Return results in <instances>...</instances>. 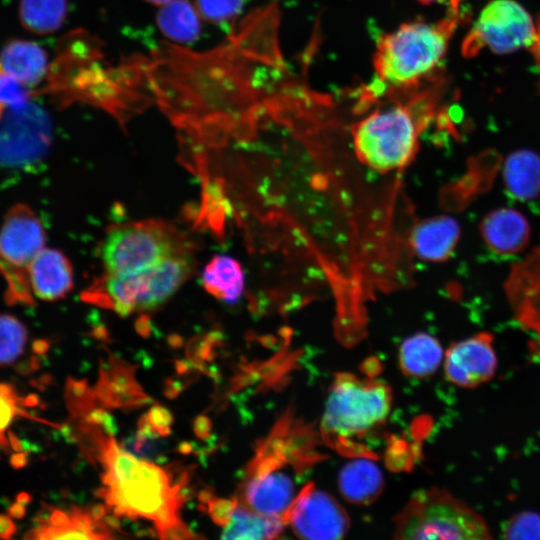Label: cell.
Listing matches in <instances>:
<instances>
[{
	"label": "cell",
	"instance_id": "1",
	"mask_svg": "<svg viewBox=\"0 0 540 540\" xmlns=\"http://www.w3.org/2000/svg\"><path fill=\"white\" fill-rule=\"evenodd\" d=\"M319 429L289 409L257 445L239 488L238 501L260 514L285 516L308 474L326 458ZM286 523V522H285Z\"/></svg>",
	"mask_w": 540,
	"mask_h": 540
},
{
	"label": "cell",
	"instance_id": "2",
	"mask_svg": "<svg viewBox=\"0 0 540 540\" xmlns=\"http://www.w3.org/2000/svg\"><path fill=\"white\" fill-rule=\"evenodd\" d=\"M99 450L97 459L105 469L99 495L115 515L152 520L157 533L181 522L187 474L172 483L167 470L122 451L113 436Z\"/></svg>",
	"mask_w": 540,
	"mask_h": 540
},
{
	"label": "cell",
	"instance_id": "3",
	"mask_svg": "<svg viewBox=\"0 0 540 540\" xmlns=\"http://www.w3.org/2000/svg\"><path fill=\"white\" fill-rule=\"evenodd\" d=\"M391 406L386 383L349 372L336 374L319 427L322 441L343 455L372 459L373 452L361 439L386 420Z\"/></svg>",
	"mask_w": 540,
	"mask_h": 540
},
{
	"label": "cell",
	"instance_id": "4",
	"mask_svg": "<svg viewBox=\"0 0 540 540\" xmlns=\"http://www.w3.org/2000/svg\"><path fill=\"white\" fill-rule=\"evenodd\" d=\"M461 2L451 0L447 15L434 23L413 21L382 36L374 54L378 80L389 87H405L430 75L446 54L461 21Z\"/></svg>",
	"mask_w": 540,
	"mask_h": 540
},
{
	"label": "cell",
	"instance_id": "5",
	"mask_svg": "<svg viewBox=\"0 0 540 540\" xmlns=\"http://www.w3.org/2000/svg\"><path fill=\"white\" fill-rule=\"evenodd\" d=\"M191 255L166 259L141 269L107 274L94 283L84 299L120 316L164 304L193 273Z\"/></svg>",
	"mask_w": 540,
	"mask_h": 540
},
{
	"label": "cell",
	"instance_id": "6",
	"mask_svg": "<svg viewBox=\"0 0 540 540\" xmlns=\"http://www.w3.org/2000/svg\"><path fill=\"white\" fill-rule=\"evenodd\" d=\"M397 539H491L485 519L444 488L431 487L412 495L394 518Z\"/></svg>",
	"mask_w": 540,
	"mask_h": 540
},
{
	"label": "cell",
	"instance_id": "7",
	"mask_svg": "<svg viewBox=\"0 0 540 540\" xmlns=\"http://www.w3.org/2000/svg\"><path fill=\"white\" fill-rule=\"evenodd\" d=\"M188 238L163 220L115 225L105 235L100 257L107 274L124 273L178 256L191 255Z\"/></svg>",
	"mask_w": 540,
	"mask_h": 540
},
{
	"label": "cell",
	"instance_id": "8",
	"mask_svg": "<svg viewBox=\"0 0 540 540\" xmlns=\"http://www.w3.org/2000/svg\"><path fill=\"white\" fill-rule=\"evenodd\" d=\"M413 107L397 104L381 108L356 124L353 139L362 162L385 172L400 168L410 160L419 132Z\"/></svg>",
	"mask_w": 540,
	"mask_h": 540
},
{
	"label": "cell",
	"instance_id": "9",
	"mask_svg": "<svg viewBox=\"0 0 540 540\" xmlns=\"http://www.w3.org/2000/svg\"><path fill=\"white\" fill-rule=\"evenodd\" d=\"M45 242L44 226L32 208L16 204L8 210L0 225V273L7 282V295L12 303L33 301L27 269Z\"/></svg>",
	"mask_w": 540,
	"mask_h": 540
},
{
	"label": "cell",
	"instance_id": "10",
	"mask_svg": "<svg viewBox=\"0 0 540 540\" xmlns=\"http://www.w3.org/2000/svg\"><path fill=\"white\" fill-rule=\"evenodd\" d=\"M537 36V21L514 0H493L481 11L462 44L466 58L489 49L508 54L529 48Z\"/></svg>",
	"mask_w": 540,
	"mask_h": 540
},
{
	"label": "cell",
	"instance_id": "11",
	"mask_svg": "<svg viewBox=\"0 0 540 540\" xmlns=\"http://www.w3.org/2000/svg\"><path fill=\"white\" fill-rule=\"evenodd\" d=\"M287 527L302 539L335 540L345 536L350 521L341 504L312 482L304 485L285 516Z\"/></svg>",
	"mask_w": 540,
	"mask_h": 540
},
{
	"label": "cell",
	"instance_id": "12",
	"mask_svg": "<svg viewBox=\"0 0 540 540\" xmlns=\"http://www.w3.org/2000/svg\"><path fill=\"white\" fill-rule=\"evenodd\" d=\"M493 342L490 333L480 332L452 344L445 353L446 378L461 388H475L490 381L498 366Z\"/></svg>",
	"mask_w": 540,
	"mask_h": 540
},
{
	"label": "cell",
	"instance_id": "13",
	"mask_svg": "<svg viewBox=\"0 0 540 540\" xmlns=\"http://www.w3.org/2000/svg\"><path fill=\"white\" fill-rule=\"evenodd\" d=\"M27 539H109L114 538L104 520H95L89 509L48 508L41 512L27 530Z\"/></svg>",
	"mask_w": 540,
	"mask_h": 540
},
{
	"label": "cell",
	"instance_id": "14",
	"mask_svg": "<svg viewBox=\"0 0 540 540\" xmlns=\"http://www.w3.org/2000/svg\"><path fill=\"white\" fill-rule=\"evenodd\" d=\"M505 292L516 319L540 339V243L511 268Z\"/></svg>",
	"mask_w": 540,
	"mask_h": 540
},
{
	"label": "cell",
	"instance_id": "15",
	"mask_svg": "<svg viewBox=\"0 0 540 540\" xmlns=\"http://www.w3.org/2000/svg\"><path fill=\"white\" fill-rule=\"evenodd\" d=\"M27 282L33 298L48 302L60 300L74 286L73 267L63 252L44 247L28 266Z\"/></svg>",
	"mask_w": 540,
	"mask_h": 540
},
{
	"label": "cell",
	"instance_id": "16",
	"mask_svg": "<svg viewBox=\"0 0 540 540\" xmlns=\"http://www.w3.org/2000/svg\"><path fill=\"white\" fill-rule=\"evenodd\" d=\"M93 392L105 407L135 408L151 400L134 379L132 366L113 356L106 366H101Z\"/></svg>",
	"mask_w": 540,
	"mask_h": 540
},
{
	"label": "cell",
	"instance_id": "17",
	"mask_svg": "<svg viewBox=\"0 0 540 540\" xmlns=\"http://www.w3.org/2000/svg\"><path fill=\"white\" fill-rule=\"evenodd\" d=\"M480 233L485 244L500 255L523 251L530 238V226L525 216L511 208H498L484 216Z\"/></svg>",
	"mask_w": 540,
	"mask_h": 540
},
{
	"label": "cell",
	"instance_id": "18",
	"mask_svg": "<svg viewBox=\"0 0 540 540\" xmlns=\"http://www.w3.org/2000/svg\"><path fill=\"white\" fill-rule=\"evenodd\" d=\"M0 64L9 75L34 91L36 96L45 81L50 62L45 50L37 43L14 39L0 51Z\"/></svg>",
	"mask_w": 540,
	"mask_h": 540
},
{
	"label": "cell",
	"instance_id": "19",
	"mask_svg": "<svg viewBox=\"0 0 540 540\" xmlns=\"http://www.w3.org/2000/svg\"><path fill=\"white\" fill-rule=\"evenodd\" d=\"M459 238L457 221L441 215L419 222L412 231L411 243L419 258L440 262L450 258Z\"/></svg>",
	"mask_w": 540,
	"mask_h": 540
},
{
	"label": "cell",
	"instance_id": "20",
	"mask_svg": "<svg viewBox=\"0 0 540 540\" xmlns=\"http://www.w3.org/2000/svg\"><path fill=\"white\" fill-rule=\"evenodd\" d=\"M38 405L34 395L27 396L18 391L11 383L0 381V454L20 457L22 448L12 428L20 419H31L49 423L31 414L30 410Z\"/></svg>",
	"mask_w": 540,
	"mask_h": 540
},
{
	"label": "cell",
	"instance_id": "21",
	"mask_svg": "<svg viewBox=\"0 0 540 540\" xmlns=\"http://www.w3.org/2000/svg\"><path fill=\"white\" fill-rule=\"evenodd\" d=\"M383 486L382 472L371 458L355 457L344 465L339 474L340 492L353 504H371L380 496Z\"/></svg>",
	"mask_w": 540,
	"mask_h": 540
},
{
	"label": "cell",
	"instance_id": "22",
	"mask_svg": "<svg viewBox=\"0 0 540 540\" xmlns=\"http://www.w3.org/2000/svg\"><path fill=\"white\" fill-rule=\"evenodd\" d=\"M503 178L508 191L520 200L540 195V156L528 149L512 152L505 160Z\"/></svg>",
	"mask_w": 540,
	"mask_h": 540
},
{
	"label": "cell",
	"instance_id": "23",
	"mask_svg": "<svg viewBox=\"0 0 540 540\" xmlns=\"http://www.w3.org/2000/svg\"><path fill=\"white\" fill-rule=\"evenodd\" d=\"M201 281L214 298L232 304L244 290V273L240 264L228 255H216L205 266Z\"/></svg>",
	"mask_w": 540,
	"mask_h": 540
},
{
	"label": "cell",
	"instance_id": "24",
	"mask_svg": "<svg viewBox=\"0 0 540 540\" xmlns=\"http://www.w3.org/2000/svg\"><path fill=\"white\" fill-rule=\"evenodd\" d=\"M443 359L439 341L426 333H417L407 338L399 350L402 371L409 376L423 378L433 374Z\"/></svg>",
	"mask_w": 540,
	"mask_h": 540
},
{
	"label": "cell",
	"instance_id": "25",
	"mask_svg": "<svg viewBox=\"0 0 540 540\" xmlns=\"http://www.w3.org/2000/svg\"><path fill=\"white\" fill-rule=\"evenodd\" d=\"M287 527L279 518L260 514L238 501L229 523L224 527L222 539L260 540L274 539Z\"/></svg>",
	"mask_w": 540,
	"mask_h": 540
},
{
	"label": "cell",
	"instance_id": "26",
	"mask_svg": "<svg viewBox=\"0 0 540 540\" xmlns=\"http://www.w3.org/2000/svg\"><path fill=\"white\" fill-rule=\"evenodd\" d=\"M156 19L161 32L172 41L190 43L200 34L198 10L187 0H172L163 5Z\"/></svg>",
	"mask_w": 540,
	"mask_h": 540
},
{
	"label": "cell",
	"instance_id": "27",
	"mask_svg": "<svg viewBox=\"0 0 540 540\" xmlns=\"http://www.w3.org/2000/svg\"><path fill=\"white\" fill-rule=\"evenodd\" d=\"M19 20L29 32L48 35L56 32L68 13L67 0H20Z\"/></svg>",
	"mask_w": 540,
	"mask_h": 540
},
{
	"label": "cell",
	"instance_id": "28",
	"mask_svg": "<svg viewBox=\"0 0 540 540\" xmlns=\"http://www.w3.org/2000/svg\"><path fill=\"white\" fill-rule=\"evenodd\" d=\"M28 343L26 326L11 314H0V366L14 364Z\"/></svg>",
	"mask_w": 540,
	"mask_h": 540
},
{
	"label": "cell",
	"instance_id": "29",
	"mask_svg": "<svg viewBox=\"0 0 540 540\" xmlns=\"http://www.w3.org/2000/svg\"><path fill=\"white\" fill-rule=\"evenodd\" d=\"M33 97L34 91L9 75L0 64V121L10 108L23 105Z\"/></svg>",
	"mask_w": 540,
	"mask_h": 540
},
{
	"label": "cell",
	"instance_id": "30",
	"mask_svg": "<svg viewBox=\"0 0 540 540\" xmlns=\"http://www.w3.org/2000/svg\"><path fill=\"white\" fill-rule=\"evenodd\" d=\"M506 539H540V515L522 511L510 517L502 526Z\"/></svg>",
	"mask_w": 540,
	"mask_h": 540
},
{
	"label": "cell",
	"instance_id": "31",
	"mask_svg": "<svg viewBox=\"0 0 540 540\" xmlns=\"http://www.w3.org/2000/svg\"><path fill=\"white\" fill-rule=\"evenodd\" d=\"M199 14L214 23L227 22L242 10L244 0H195Z\"/></svg>",
	"mask_w": 540,
	"mask_h": 540
},
{
	"label": "cell",
	"instance_id": "32",
	"mask_svg": "<svg viewBox=\"0 0 540 540\" xmlns=\"http://www.w3.org/2000/svg\"><path fill=\"white\" fill-rule=\"evenodd\" d=\"M237 504L238 499L236 497L224 499L217 498L213 495L205 505L212 521L219 526L225 527L229 523L232 512Z\"/></svg>",
	"mask_w": 540,
	"mask_h": 540
},
{
	"label": "cell",
	"instance_id": "33",
	"mask_svg": "<svg viewBox=\"0 0 540 540\" xmlns=\"http://www.w3.org/2000/svg\"><path fill=\"white\" fill-rule=\"evenodd\" d=\"M159 437L137 431V433L125 441V448L127 451L140 456V457H153L157 454V439Z\"/></svg>",
	"mask_w": 540,
	"mask_h": 540
},
{
	"label": "cell",
	"instance_id": "34",
	"mask_svg": "<svg viewBox=\"0 0 540 540\" xmlns=\"http://www.w3.org/2000/svg\"><path fill=\"white\" fill-rule=\"evenodd\" d=\"M147 417L150 424L161 436H167L171 433L173 418L168 409L161 405H154L147 413Z\"/></svg>",
	"mask_w": 540,
	"mask_h": 540
},
{
	"label": "cell",
	"instance_id": "35",
	"mask_svg": "<svg viewBox=\"0 0 540 540\" xmlns=\"http://www.w3.org/2000/svg\"><path fill=\"white\" fill-rule=\"evenodd\" d=\"M158 536L161 539H195L197 536L193 534L188 527L181 521L176 525L168 527L160 532Z\"/></svg>",
	"mask_w": 540,
	"mask_h": 540
},
{
	"label": "cell",
	"instance_id": "36",
	"mask_svg": "<svg viewBox=\"0 0 540 540\" xmlns=\"http://www.w3.org/2000/svg\"><path fill=\"white\" fill-rule=\"evenodd\" d=\"M194 432L200 439H205L211 435L212 422L204 415L198 416L193 424Z\"/></svg>",
	"mask_w": 540,
	"mask_h": 540
},
{
	"label": "cell",
	"instance_id": "37",
	"mask_svg": "<svg viewBox=\"0 0 540 540\" xmlns=\"http://www.w3.org/2000/svg\"><path fill=\"white\" fill-rule=\"evenodd\" d=\"M15 531L12 519L5 515H0V537L10 538Z\"/></svg>",
	"mask_w": 540,
	"mask_h": 540
},
{
	"label": "cell",
	"instance_id": "38",
	"mask_svg": "<svg viewBox=\"0 0 540 540\" xmlns=\"http://www.w3.org/2000/svg\"><path fill=\"white\" fill-rule=\"evenodd\" d=\"M536 21H537V36L534 42L531 44V46L528 49L531 51L534 57V60L540 69V18Z\"/></svg>",
	"mask_w": 540,
	"mask_h": 540
},
{
	"label": "cell",
	"instance_id": "39",
	"mask_svg": "<svg viewBox=\"0 0 540 540\" xmlns=\"http://www.w3.org/2000/svg\"><path fill=\"white\" fill-rule=\"evenodd\" d=\"M179 450L183 454H188V453H190L192 451V445L187 443V442H184V443L180 444Z\"/></svg>",
	"mask_w": 540,
	"mask_h": 540
},
{
	"label": "cell",
	"instance_id": "40",
	"mask_svg": "<svg viewBox=\"0 0 540 540\" xmlns=\"http://www.w3.org/2000/svg\"><path fill=\"white\" fill-rule=\"evenodd\" d=\"M188 363L183 361L176 362V368L179 373H183L188 370Z\"/></svg>",
	"mask_w": 540,
	"mask_h": 540
},
{
	"label": "cell",
	"instance_id": "41",
	"mask_svg": "<svg viewBox=\"0 0 540 540\" xmlns=\"http://www.w3.org/2000/svg\"><path fill=\"white\" fill-rule=\"evenodd\" d=\"M144 1L154 4V5H165L172 0H144Z\"/></svg>",
	"mask_w": 540,
	"mask_h": 540
},
{
	"label": "cell",
	"instance_id": "42",
	"mask_svg": "<svg viewBox=\"0 0 540 540\" xmlns=\"http://www.w3.org/2000/svg\"><path fill=\"white\" fill-rule=\"evenodd\" d=\"M422 4H432L434 2L440 1V0H418Z\"/></svg>",
	"mask_w": 540,
	"mask_h": 540
}]
</instances>
